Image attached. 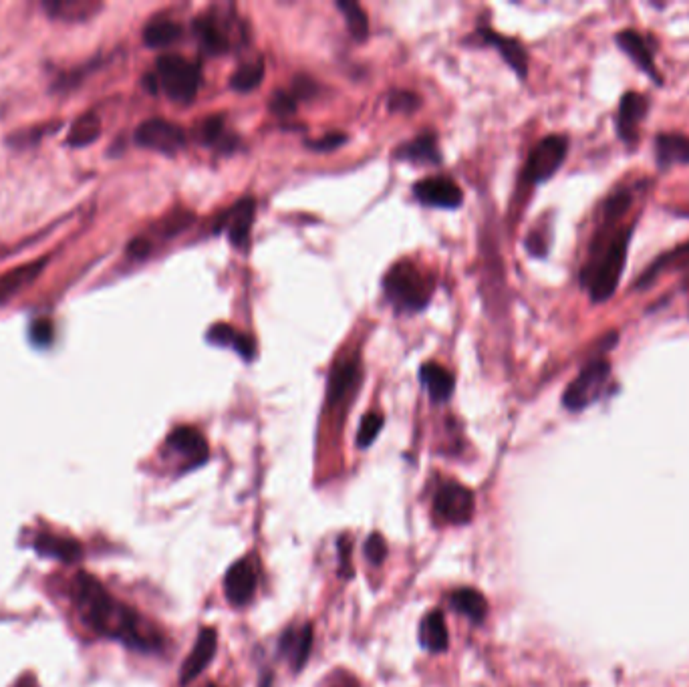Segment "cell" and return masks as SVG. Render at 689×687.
Masks as SVG:
<instances>
[{
  "label": "cell",
  "mask_w": 689,
  "mask_h": 687,
  "mask_svg": "<svg viewBox=\"0 0 689 687\" xmlns=\"http://www.w3.org/2000/svg\"><path fill=\"white\" fill-rule=\"evenodd\" d=\"M35 548L43 557H51V559L63 561L67 565L77 563L81 559V546L75 540L63 538V536H55V534H41V536H37Z\"/></svg>",
  "instance_id": "22"
},
{
  "label": "cell",
  "mask_w": 689,
  "mask_h": 687,
  "mask_svg": "<svg viewBox=\"0 0 689 687\" xmlns=\"http://www.w3.org/2000/svg\"><path fill=\"white\" fill-rule=\"evenodd\" d=\"M420 379H422V385L428 389L432 401H436V403L448 401L454 393V387H456L454 375L446 367H442L434 361H428L422 365Z\"/></svg>",
  "instance_id": "19"
},
{
  "label": "cell",
  "mask_w": 689,
  "mask_h": 687,
  "mask_svg": "<svg viewBox=\"0 0 689 687\" xmlns=\"http://www.w3.org/2000/svg\"><path fill=\"white\" fill-rule=\"evenodd\" d=\"M198 137L204 146L216 148L220 152H232L236 148V137L226 133L224 117L222 115H210L198 125Z\"/></svg>",
  "instance_id": "28"
},
{
  "label": "cell",
  "mask_w": 689,
  "mask_h": 687,
  "mask_svg": "<svg viewBox=\"0 0 689 687\" xmlns=\"http://www.w3.org/2000/svg\"><path fill=\"white\" fill-rule=\"evenodd\" d=\"M55 339V327L49 319H37L31 325V341L39 347H49Z\"/></svg>",
  "instance_id": "38"
},
{
  "label": "cell",
  "mask_w": 689,
  "mask_h": 687,
  "mask_svg": "<svg viewBox=\"0 0 689 687\" xmlns=\"http://www.w3.org/2000/svg\"><path fill=\"white\" fill-rule=\"evenodd\" d=\"M297 83H295V93H293V97L297 99V97H313V93H315V83L311 81V79H305V77H299V79H295Z\"/></svg>",
  "instance_id": "43"
},
{
  "label": "cell",
  "mask_w": 689,
  "mask_h": 687,
  "mask_svg": "<svg viewBox=\"0 0 689 687\" xmlns=\"http://www.w3.org/2000/svg\"><path fill=\"white\" fill-rule=\"evenodd\" d=\"M264 61H248V63H242L234 75L230 77V87L240 91V93H246V91H252L256 89L262 79H264Z\"/></svg>",
  "instance_id": "33"
},
{
  "label": "cell",
  "mask_w": 689,
  "mask_h": 687,
  "mask_svg": "<svg viewBox=\"0 0 689 687\" xmlns=\"http://www.w3.org/2000/svg\"><path fill=\"white\" fill-rule=\"evenodd\" d=\"M101 9L99 3L93 0H53V3H45V11L59 21L65 23H79L91 19Z\"/></svg>",
  "instance_id": "23"
},
{
  "label": "cell",
  "mask_w": 689,
  "mask_h": 687,
  "mask_svg": "<svg viewBox=\"0 0 689 687\" xmlns=\"http://www.w3.org/2000/svg\"><path fill=\"white\" fill-rule=\"evenodd\" d=\"M337 9L345 15V21H347V27H349L353 39L365 41L367 33H369V19H367L365 9L357 3H351V0H339Z\"/></svg>",
  "instance_id": "35"
},
{
  "label": "cell",
  "mask_w": 689,
  "mask_h": 687,
  "mask_svg": "<svg viewBox=\"0 0 689 687\" xmlns=\"http://www.w3.org/2000/svg\"><path fill=\"white\" fill-rule=\"evenodd\" d=\"M633 194L629 190H621L609 196L601 208V224L599 226H617L619 220L631 210Z\"/></svg>",
  "instance_id": "34"
},
{
  "label": "cell",
  "mask_w": 689,
  "mask_h": 687,
  "mask_svg": "<svg viewBox=\"0 0 689 687\" xmlns=\"http://www.w3.org/2000/svg\"><path fill=\"white\" fill-rule=\"evenodd\" d=\"M17 687H37V683H35V679H33L31 675H25V677L19 681Z\"/></svg>",
  "instance_id": "44"
},
{
  "label": "cell",
  "mask_w": 689,
  "mask_h": 687,
  "mask_svg": "<svg viewBox=\"0 0 689 687\" xmlns=\"http://www.w3.org/2000/svg\"><path fill=\"white\" fill-rule=\"evenodd\" d=\"M313 647V625H303V627H293L283 633L279 651L285 655L295 671H301L303 665L307 663Z\"/></svg>",
  "instance_id": "15"
},
{
  "label": "cell",
  "mask_w": 689,
  "mask_h": 687,
  "mask_svg": "<svg viewBox=\"0 0 689 687\" xmlns=\"http://www.w3.org/2000/svg\"><path fill=\"white\" fill-rule=\"evenodd\" d=\"M631 226H599L589 262L583 268V285L589 289L593 303H605L613 297L627 260Z\"/></svg>",
  "instance_id": "2"
},
{
  "label": "cell",
  "mask_w": 689,
  "mask_h": 687,
  "mask_svg": "<svg viewBox=\"0 0 689 687\" xmlns=\"http://www.w3.org/2000/svg\"><path fill=\"white\" fill-rule=\"evenodd\" d=\"M206 339L210 345H218V347H228L234 349L236 353H240L242 359L252 361L256 355V345L248 335H242L240 331H236L234 327L226 325V323H216L208 329Z\"/></svg>",
  "instance_id": "18"
},
{
  "label": "cell",
  "mask_w": 689,
  "mask_h": 687,
  "mask_svg": "<svg viewBox=\"0 0 689 687\" xmlns=\"http://www.w3.org/2000/svg\"><path fill=\"white\" fill-rule=\"evenodd\" d=\"M168 448L178 454L182 458V472H188V470H194V468H200L202 464H206L208 456H210V450H208V442L206 438L190 428V426H180L176 428L170 436H168Z\"/></svg>",
  "instance_id": "10"
},
{
  "label": "cell",
  "mask_w": 689,
  "mask_h": 687,
  "mask_svg": "<svg viewBox=\"0 0 689 687\" xmlns=\"http://www.w3.org/2000/svg\"><path fill=\"white\" fill-rule=\"evenodd\" d=\"M208 687H214V685H212V683H208Z\"/></svg>",
  "instance_id": "45"
},
{
  "label": "cell",
  "mask_w": 689,
  "mask_h": 687,
  "mask_svg": "<svg viewBox=\"0 0 689 687\" xmlns=\"http://www.w3.org/2000/svg\"><path fill=\"white\" fill-rule=\"evenodd\" d=\"M135 142L142 148L172 156L186 148V133L172 121L148 119L135 129Z\"/></svg>",
  "instance_id": "7"
},
{
  "label": "cell",
  "mask_w": 689,
  "mask_h": 687,
  "mask_svg": "<svg viewBox=\"0 0 689 687\" xmlns=\"http://www.w3.org/2000/svg\"><path fill=\"white\" fill-rule=\"evenodd\" d=\"M397 160L411 162L418 166H438L442 164V154L438 150V140L434 133H422L416 140H411L403 144L399 150L393 154Z\"/></svg>",
  "instance_id": "16"
},
{
  "label": "cell",
  "mask_w": 689,
  "mask_h": 687,
  "mask_svg": "<svg viewBox=\"0 0 689 687\" xmlns=\"http://www.w3.org/2000/svg\"><path fill=\"white\" fill-rule=\"evenodd\" d=\"M158 83L166 91V95L176 103H190L194 101L202 73L200 67L180 55H162L156 63Z\"/></svg>",
  "instance_id": "4"
},
{
  "label": "cell",
  "mask_w": 689,
  "mask_h": 687,
  "mask_svg": "<svg viewBox=\"0 0 689 687\" xmlns=\"http://www.w3.org/2000/svg\"><path fill=\"white\" fill-rule=\"evenodd\" d=\"M647 111H649V99L645 95L635 93V91L623 95L619 113H617V131L625 144L637 142L639 123L645 119Z\"/></svg>",
  "instance_id": "13"
},
{
  "label": "cell",
  "mask_w": 689,
  "mask_h": 687,
  "mask_svg": "<svg viewBox=\"0 0 689 687\" xmlns=\"http://www.w3.org/2000/svg\"><path fill=\"white\" fill-rule=\"evenodd\" d=\"M478 33H480V37H482L488 45H492V47H496V49L500 51V55L504 57V61L516 71L518 77H522V79L526 77V73H528V57H526L524 47H522L518 41L508 39V37H502V35H498V33L492 31V29H480Z\"/></svg>",
  "instance_id": "20"
},
{
  "label": "cell",
  "mask_w": 689,
  "mask_h": 687,
  "mask_svg": "<svg viewBox=\"0 0 689 687\" xmlns=\"http://www.w3.org/2000/svg\"><path fill=\"white\" fill-rule=\"evenodd\" d=\"M434 508L444 522L468 524L474 516L476 498L470 488L458 482H448L438 490L434 498Z\"/></svg>",
  "instance_id": "8"
},
{
  "label": "cell",
  "mask_w": 689,
  "mask_h": 687,
  "mask_svg": "<svg viewBox=\"0 0 689 687\" xmlns=\"http://www.w3.org/2000/svg\"><path fill=\"white\" fill-rule=\"evenodd\" d=\"M685 264H689V242L683 244V246H679V248H675V250H671V252H667V254H663L661 258H657V260L645 270V274L639 279L637 287L649 285L651 281H655V279L659 277V274H661L663 270L681 268V266H685Z\"/></svg>",
  "instance_id": "31"
},
{
  "label": "cell",
  "mask_w": 689,
  "mask_h": 687,
  "mask_svg": "<svg viewBox=\"0 0 689 687\" xmlns=\"http://www.w3.org/2000/svg\"><path fill=\"white\" fill-rule=\"evenodd\" d=\"M617 43L647 75H651L655 79V83H661L659 75L655 71V65H653V53H651L647 41L637 31H621L617 35Z\"/></svg>",
  "instance_id": "24"
},
{
  "label": "cell",
  "mask_w": 689,
  "mask_h": 687,
  "mask_svg": "<svg viewBox=\"0 0 689 687\" xmlns=\"http://www.w3.org/2000/svg\"><path fill=\"white\" fill-rule=\"evenodd\" d=\"M180 37H182V27L170 19H154L144 31V41L152 49L170 47Z\"/></svg>",
  "instance_id": "30"
},
{
  "label": "cell",
  "mask_w": 689,
  "mask_h": 687,
  "mask_svg": "<svg viewBox=\"0 0 689 687\" xmlns=\"http://www.w3.org/2000/svg\"><path fill=\"white\" fill-rule=\"evenodd\" d=\"M365 557L373 565H381L387 557V542L383 540L381 534H371L365 542Z\"/></svg>",
  "instance_id": "39"
},
{
  "label": "cell",
  "mask_w": 689,
  "mask_h": 687,
  "mask_svg": "<svg viewBox=\"0 0 689 687\" xmlns=\"http://www.w3.org/2000/svg\"><path fill=\"white\" fill-rule=\"evenodd\" d=\"M413 196H416L422 204L434 206V208H458L464 202V194L460 186L444 176L424 178L416 186H413Z\"/></svg>",
  "instance_id": "11"
},
{
  "label": "cell",
  "mask_w": 689,
  "mask_h": 687,
  "mask_svg": "<svg viewBox=\"0 0 689 687\" xmlns=\"http://www.w3.org/2000/svg\"><path fill=\"white\" fill-rule=\"evenodd\" d=\"M436 283L409 260L395 262L383 279V291L389 303L403 313H418L432 301Z\"/></svg>",
  "instance_id": "3"
},
{
  "label": "cell",
  "mask_w": 689,
  "mask_h": 687,
  "mask_svg": "<svg viewBox=\"0 0 689 687\" xmlns=\"http://www.w3.org/2000/svg\"><path fill=\"white\" fill-rule=\"evenodd\" d=\"M194 33L208 55H226L230 51V41L220 25L212 17H200L194 21Z\"/></svg>",
  "instance_id": "26"
},
{
  "label": "cell",
  "mask_w": 689,
  "mask_h": 687,
  "mask_svg": "<svg viewBox=\"0 0 689 687\" xmlns=\"http://www.w3.org/2000/svg\"><path fill=\"white\" fill-rule=\"evenodd\" d=\"M387 105L391 111H399V113H411L416 111L422 101L416 93H409V91H393L387 99Z\"/></svg>",
  "instance_id": "37"
},
{
  "label": "cell",
  "mask_w": 689,
  "mask_h": 687,
  "mask_svg": "<svg viewBox=\"0 0 689 687\" xmlns=\"http://www.w3.org/2000/svg\"><path fill=\"white\" fill-rule=\"evenodd\" d=\"M47 264L45 258L31 262V264H23L19 268H13L5 274H0V303L9 301L11 297L19 295L25 287H29L43 270V266Z\"/></svg>",
  "instance_id": "17"
},
{
  "label": "cell",
  "mask_w": 689,
  "mask_h": 687,
  "mask_svg": "<svg viewBox=\"0 0 689 687\" xmlns=\"http://www.w3.org/2000/svg\"><path fill=\"white\" fill-rule=\"evenodd\" d=\"M339 561H341V577H351V540L347 536L339 538Z\"/></svg>",
  "instance_id": "42"
},
{
  "label": "cell",
  "mask_w": 689,
  "mask_h": 687,
  "mask_svg": "<svg viewBox=\"0 0 689 687\" xmlns=\"http://www.w3.org/2000/svg\"><path fill=\"white\" fill-rule=\"evenodd\" d=\"M71 599L83 623L99 635L142 653L164 649V635L140 613L115 601L95 577L79 573L71 585Z\"/></svg>",
  "instance_id": "1"
},
{
  "label": "cell",
  "mask_w": 689,
  "mask_h": 687,
  "mask_svg": "<svg viewBox=\"0 0 689 687\" xmlns=\"http://www.w3.org/2000/svg\"><path fill=\"white\" fill-rule=\"evenodd\" d=\"M569 152V140L565 135H548L536 144V148L528 156V164L524 176L532 184L546 182L553 178L555 172L563 166Z\"/></svg>",
  "instance_id": "6"
},
{
  "label": "cell",
  "mask_w": 689,
  "mask_h": 687,
  "mask_svg": "<svg viewBox=\"0 0 689 687\" xmlns=\"http://www.w3.org/2000/svg\"><path fill=\"white\" fill-rule=\"evenodd\" d=\"M609 377H611V365L605 359H591L581 369L577 379L567 387L563 395V405L569 411H581L589 407L603 395Z\"/></svg>",
  "instance_id": "5"
},
{
  "label": "cell",
  "mask_w": 689,
  "mask_h": 687,
  "mask_svg": "<svg viewBox=\"0 0 689 687\" xmlns=\"http://www.w3.org/2000/svg\"><path fill=\"white\" fill-rule=\"evenodd\" d=\"M655 154L661 168L689 164V137L681 133H661L655 140Z\"/></svg>",
  "instance_id": "21"
},
{
  "label": "cell",
  "mask_w": 689,
  "mask_h": 687,
  "mask_svg": "<svg viewBox=\"0 0 689 687\" xmlns=\"http://www.w3.org/2000/svg\"><path fill=\"white\" fill-rule=\"evenodd\" d=\"M254 214H256V200L254 198H242L238 200L232 208H228L220 220L216 222L214 230L228 232L230 244L234 248L244 250L248 246L250 240V230H252V222H254Z\"/></svg>",
  "instance_id": "9"
},
{
  "label": "cell",
  "mask_w": 689,
  "mask_h": 687,
  "mask_svg": "<svg viewBox=\"0 0 689 687\" xmlns=\"http://www.w3.org/2000/svg\"><path fill=\"white\" fill-rule=\"evenodd\" d=\"M383 424H385V418L381 414H367L363 418L359 434H357V446L359 448H369L375 442V438L379 436Z\"/></svg>",
  "instance_id": "36"
},
{
  "label": "cell",
  "mask_w": 689,
  "mask_h": 687,
  "mask_svg": "<svg viewBox=\"0 0 689 687\" xmlns=\"http://www.w3.org/2000/svg\"><path fill=\"white\" fill-rule=\"evenodd\" d=\"M347 142V135L341 133V131H331L327 135H323L321 140H315V142H307V146L315 152H333L337 148H341L343 144Z\"/></svg>",
  "instance_id": "40"
},
{
  "label": "cell",
  "mask_w": 689,
  "mask_h": 687,
  "mask_svg": "<svg viewBox=\"0 0 689 687\" xmlns=\"http://www.w3.org/2000/svg\"><path fill=\"white\" fill-rule=\"evenodd\" d=\"M359 381V365L355 361H341L333 367L329 377V403H339L345 399Z\"/></svg>",
  "instance_id": "27"
},
{
  "label": "cell",
  "mask_w": 689,
  "mask_h": 687,
  "mask_svg": "<svg viewBox=\"0 0 689 687\" xmlns=\"http://www.w3.org/2000/svg\"><path fill=\"white\" fill-rule=\"evenodd\" d=\"M216 647H218V635L214 629L206 627L198 633V639L188 655V659L182 665V673H180V683L188 685L190 681H194L214 659L216 655Z\"/></svg>",
  "instance_id": "14"
},
{
  "label": "cell",
  "mask_w": 689,
  "mask_h": 687,
  "mask_svg": "<svg viewBox=\"0 0 689 687\" xmlns=\"http://www.w3.org/2000/svg\"><path fill=\"white\" fill-rule=\"evenodd\" d=\"M256 583L258 579L254 563L250 559L236 561L224 577V595L228 603L234 607H244L246 603H250L256 591Z\"/></svg>",
  "instance_id": "12"
},
{
  "label": "cell",
  "mask_w": 689,
  "mask_h": 687,
  "mask_svg": "<svg viewBox=\"0 0 689 687\" xmlns=\"http://www.w3.org/2000/svg\"><path fill=\"white\" fill-rule=\"evenodd\" d=\"M420 643L432 653H442L448 649L450 635L442 611H432L424 617L420 625Z\"/></svg>",
  "instance_id": "25"
},
{
  "label": "cell",
  "mask_w": 689,
  "mask_h": 687,
  "mask_svg": "<svg viewBox=\"0 0 689 687\" xmlns=\"http://www.w3.org/2000/svg\"><path fill=\"white\" fill-rule=\"evenodd\" d=\"M270 109L277 115H291L297 109V99L293 97V93L274 91V95L270 99Z\"/></svg>",
  "instance_id": "41"
},
{
  "label": "cell",
  "mask_w": 689,
  "mask_h": 687,
  "mask_svg": "<svg viewBox=\"0 0 689 687\" xmlns=\"http://www.w3.org/2000/svg\"><path fill=\"white\" fill-rule=\"evenodd\" d=\"M99 135H101L99 117L95 113H87L71 125L69 135H67V144L73 148H83V146H89L91 142H95Z\"/></svg>",
  "instance_id": "32"
},
{
  "label": "cell",
  "mask_w": 689,
  "mask_h": 687,
  "mask_svg": "<svg viewBox=\"0 0 689 687\" xmlns=\"http://www.w3.org/2000/svg\"><path fill=\"white\" fill-rule=\"evenodd\" d=\"M450 605L462 615H466L468 619H472L474 623H482L488 615V601L476 589H468V587L458 589L456 593H452Z\"/></svg>",
  "instance_id": "29"
}]
</instances>
